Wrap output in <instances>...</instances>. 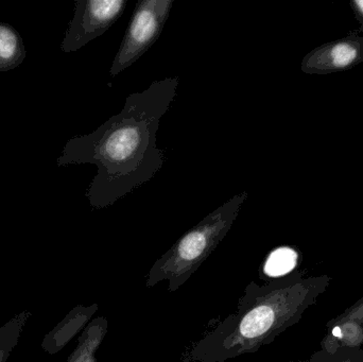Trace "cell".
Segmentation results:
<instances>
[{"label":"cell","instance_id":"obj_1","mask_svg":"<svg viewBox=\"0 0 363 362\" xmlns=\"http://www.w3.org/2000/svg\"><path fill=\"white\" fill-rule=\"evenodd\" d=\"M179 78L155 81L128 96L125 106L93 133L77 136L64 147L57 165L91 164L97 174L86 191L91 208H108L155 178L166 161L157 148V131L177 96Z\"/></svg>","mask_w":363,"mask_h":362},{"label":"cell","instance_id":"obj_2","mask_svg":"<svg viewBox=\"0 0 363 362\" xmlns=\"http://www.w3.org/2000/svg\"><path fill=\"white\" fill-rule=\"evenodd\" d=\"M328 276L288 274L267 284L250 282L236 312L191 342L182 362H226L253 354L300 322L330 287Z\"/></svg>","mask_w":363,"mask_h":362},{"label":"cell","instance_id":"obj_3","mask_svg":"<svg viewBox=\"0 0 363 362\" xmlns=\"http://www.w3.org/2000/svg\"><path fill=\"white\" fill-rule=\"evenodd\" d=\"M247 197V191L234 196L186 232L153 264L146 286L152 288L166 281L168 293L178 291L228 235Z\"/></svg>","mask_w":363,"mask_h":362},{"label":"cell","instance_id":"obj_4","mask_svg":"<svg viewBox=\"0 0 363 362\" xmlns=\"http://www.w3.org/2000/svg\"><path fill=\"white\" fill-rule=\"evenodd\" d=\"M172 6V0H142L136 4L110 68L112 78L138 61L157 43L169 18Z\"/></svg>","mask_w":363,"mask_h":362},{"label":"cell","instance_id":"obj_5","mask_svg":"<svg viewBox=\"0 0 363 362\" xmlns=\"http://www.w3.org/2000/svg\"><path fill=\"white\" fill-rule=\"evenodd\" d=\"M125 0H77L61 49L74 52L106 33L123 14Z\"/></svg>","mask_w":363,"mask_h":362},{"label":"cell","instance_id":"obj_6","mask_svg":"<svg viewBox=\"0 0 363 362\" xmlns=\"http://www.w3.org/2000/svg\"><path fill=\"white\" fill-rule=\"evenodd\" d=\"M363 62V36H349L326 43L307 53L301 70L307 74H335L352 69Z\"/></svg>","mask_w":363,"mask_h":362},{"label":"cell","instance_id":"obj_7","mask_svg":"<svg viewBox=\"0 0 363 362\" xmlns=\"http://www.w3.org/2000/svg\"><path fill=\"white\" fill-rule=\"evenodd\" d=\"M108 331V322L104 317L91 320L81 334L78 344L67 362H98L97 353Z\"/></svg>","mask_w":363,"mask_h":362},{"label":"cell","instance_id":"obj_8","mask_svg":"<svg viewBox=\"0 0 363 362\" xmlns=\"http://www.w3.org/2000/svg\"><path fill=\"white\" fill-rule=\"evenodd\" d=\"M26 55L27 52L21 34L9 23H0V72L18 67Z\"/></svg>","mask_w":363,"mask_h":362},{"label":"cell","instance_id":"obj_9","mask_svg":"<svg viewBox=\"0 0 363 362\" xmlns=\"http://www.w3.org/2000/svg\"><path fill=\"white\" fill-rule=\"evenodd\" d=\"M363 344V327L356 322H345L328 329L321 342L322 350L336 352L339 349H360Z\"/></svg>","mask_w":363,"mask_h":362},{"label":"cell","instance_id":"obj_10","mask_svg":"<svg viewBox=\"0 0 363 362\" xmlns=\"http://www.w3.org/2000/svg\"><path fill=\"white\" fill-rule=\"evenodd\" d=\"M97 304H91L89 306H78L74 308L63 322L55 329L53 337V346L55 349H62L66 342L69 341L78 332L86 327L94 315L97 312Z\"/></svg>","mask_w":363,"mask_h":362},{"label":"cell","instance_id":"obj_11","mask_svg":"<svg viewBox=\"0 0 363 362\" xmlns=\"http://www.w3.org/2000/svg\"><path fill=\"white\" fill-rule=\"evenodd\" d=\"M26 321L27 314H23L0 329V362H6L11 351L16 346L17 339Z\"/></svg>","mask_w":363,"mask_h":362},{"label":"cell","instance_id":"obj_12","mask_svg":"<svg viewBox=\"0 0 363 362\" xmlns=\"http://www.w3.org/2000/svg\"><path fill=\"white\" fill-rule=\"evenodd\" d=\"M301 362H363L362 349L342 348L336 352L319 351L315 352L311 358Z\"/></svg>","mask_w":363,"mask_h":362},{"label":"cell","instance_id":"obj_13","mask_svg":"<svg viewBox=\"0 0 363 362\" xmlns=\"http://www.w3.org/2000/svg\"><path fill=\"white\" fill-rule=\"evenodd\" d=\"M345 322H356L363 327V297L356 301L353 305L347 308L342 314L328 321L326 327L330 329V327H335V325Z\"/></svg>","mask_w":363,"mask_h":362},{"label":"cell","instance_id":"obj_14","mask_svg":"<svg viewBox=\"0 0 363 362\" xmlns=\"http://www.w3.org/2000/svg\"><path fill=\"white\" fill-rule=\"evenodd\" d=\"M352 10L360 25L359 31L363 33V0H352Z\"/></svg>","mask_w":363,"mask_h":362}]
</instances>
